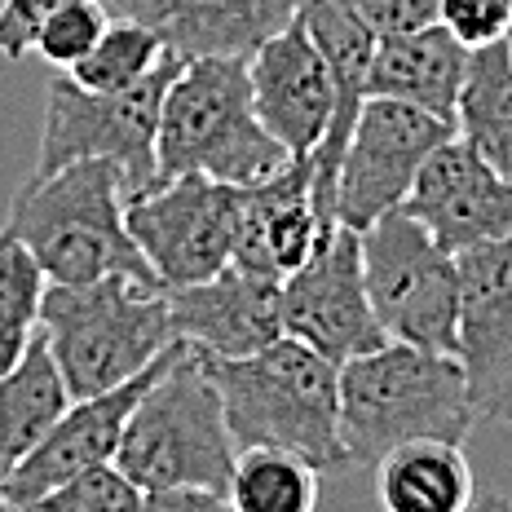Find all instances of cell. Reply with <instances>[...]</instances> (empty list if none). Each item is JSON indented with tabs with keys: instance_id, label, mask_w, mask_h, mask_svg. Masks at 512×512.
Masks as SVG:
<instances>
[{
	"instance_id": "22",
	"label": "cell",
	"mask_w": 512,
	"mask_h": 512,
	"mask_svg": "<svg viewBox=\"0 0 512 512\" xmlns=\"http://www.w3.org/2000/svg\"><path fill=\"white\" fill-rule=\"evenodd\" d=\"M455 137L490 168L512 177V36L468 53V71L455 102Z\"/></svg>"
},
{
	"instance_id": "11",
	"label": "cell",
	"mask_w": 512,
	"mask_h": 512,
	"mask_svg": "<svg viewBox=\"0 0 512 512\" xmlns=\"http://www.w3.org/2000/svg\"><path fill=\"white\" fill-rule=\"evenodd\" d=\"M283 336L301 340L345 367L349 358L380 349L384 336L362 279V234L336 226L296 274L283 279Z\"/></svg>"
},
{
	"instance_id": "20",
	"label": "cell",
	"mask_w": 512,
	"mask_h": 512,
	"mask_svg": "<svg viewBox=\"0 0 512 512\" xmlns=\"http://www.w3.org/2000/svg\"><path fill=\"white\" fill-rule=\"evenodd\" d=\"M371 473L380 512H464L477 495L464 442L442 437L393 446L384 460L371 464Z\"/></svg>"
},
{
	"instance_id": "24",
	"label": "cell",
	"mask_w": 512,
	"mask_h": 512,
	"mask_svg": "<svg viewBox=\"0 0 512 512\" xmlns=\"http://www.w3.org/2000/svg\"><path fill=\"white\" fill-rule=\"evenodd\" d=\"M164 58L168 45L159 40L155 27L137 23V18H115V23H106L89 58H80L67 76L89 93H124L133 84H142Z\"/></svg>"
},
{
	"instance_id": "16",
	"label": "cell",
	"mask_w": 512,
	"mask_h": 512,
	"mask_svg": "<svg viewBox=\"0 0 512 512\" xmlns=\"http://www.w3.org/2000/svg\"><path fill=\"white\" fill-rule=\"evenodd\" d=\"M248 80L256 120L265 124V133L292 159L314 155L336 115V84L301 14L252 53Z\"/></svg>"
},
{
	"instance_id": "28",
	"label": "cell",
	"mask_w": 512,
	"mask_h": 512,
	"mask_svg": "<svg viewBox=\"0 0 512 512\" xmlns=\"http://www.w3.org/2000/svg\"><path fill=\"white\" fill-rule=\"evenodd\" d=\"M437 23L473 53L512 36V0H442Z\"/></svg>"
},
{
	"instance_id": "31",
	"label": "cell",
	"mask_w": 512,
	"mask_h": 512,
	"mask_svg": "<svg viewBox=\"0 0 512 512\" xmlns=\"http://www.w3.org/2000/svg\"><path fill=\"white\" fill-rule=\"evenodd\" d=\"M133 512H234L217 490H142Z\"/></svg>"
},
{
	"instance_id": "7",
	"label": "cell",
	"mask_w": 512,
	"mask_h": 512,
	"mask_svg": "<svg viewBox=\"0 0 512 512\" xmlns=\"http://www.w3.org/2000/svg\"><path fill=\"white\" fill-rule=\"evenodd\" d=\"M181 67L177 53L124 93H89L71 76H58L45 98V128L31 177H49L80 159H111L120 168L128 199L146 195L155 186V142L164 93Z\"/></svg>"
},
{
	"instance_id": "9",
	"label": "cell",
	"mask_w": 512,
	"mask_h": 512,
	"mask_svg": "<svg viewBox=\"0 0 512 512\" xmlns=\"http://www.w3.org/2000/svg\"><path fill=\"white\" fill-rule=\"evenodd\" d=\"M128 234L155 270L159 287H190L221 274L239 252L243 186L212 177H173L128 199Z\"/></svg>"
},
{
	"instance_id": "5",
	"label": "cell",
	"mask_w": 512,
	"mask_h": 512,
	"mask_svg": "<svg viewBox=\"0 0 512 512\" xmlns=\"http://www.w3.org/2000/svg\"><path fill=\"white\" fill-rule=\"evenodd\" d=\"M292 164V155L265 133L252 106L248 62L190 58L177 67L159 111L155 186L173 177H212L230 186H261Z\"/></svg>"
},
{
	"instance_id": "30",
	"label": "cell",
	"mask_w": 512,
	"mask_h": 512,
	"mask_svg": "<svg viewBox=\"0 0 512 512\" xmlns=\"http://www.w3.org/2000/svg\"><path fill=\"white\" fill-rule=\"evenodd\" d=\"M62 5H71V0H0V53L9 62L27 58L36 45V31Z\"/></svg>"
},
{
	"instance_id": "17",
	"label": "cell",
	"mask_w": 512,
	"mask_h": 512,
	"mask_svg": "<svg viewBox=\"0 0 512 512\" xmlns=\"http://www.w3.org/2000/svg\"><path fill=\"white\" fill-rule=\"evenodd\" d=\"M309 177H314V164L305 155L292 159L270 181L243 190V230L234 261L274 274V279H287L332 239L336 226H327L323 212H318Z\"/></svg>"
},
{
	"instance_id": "2",
	"label": "cell",
	"mask_w": 512,
	"mask_h": 512,
	"mask_svg": "<svg viewBox=\"0 0 512 512\" xmlns=\"http://www.w3.org/2000/svg\"><path fill=\"white\" fill-rule=\"evenodd\" d=\"M128 186L111 159H80L49 177H27L5 230L31 248L49 283H98L111 274L159 283L124 221Z\"/></svg>"
},
{
	"instance_id": "14",
	"label": "cell",
	"mask_w": 512,
	"mask_h": 512,
	"mask_svg": "<svg viewBox=\"0 0 512 512\" xmlns=\"http://www.w3.org/2000/svg\"><path fill=\"white\" fill-rule=\"evenodd\" d=\"M168 349L142 371V376H133L128 384H120V389H106V393H98V398L71 402V407L58 415V424L36 442V451L5 477L0 490H5L9 504L27 512V508H36L45 495H53L58 486H67L71 477L89 473V468H102V464H115V451H120L128 415H133V407L142 402V393L151 389V380L159 376Z\"/></svg>"
},
{
	"instance_id": "6",
	"label": "cell",
	"mask_w": 512,
	"mask_h": 512,
	"mask_svg": "<svg viewBox=\"0 0 512 512\" xmlns=\"http://www.w3.org/2000/svg\"><path fill=\"white\" fill-rule=\"evenodd\" d=\"M40 336L67 380L71 402L120 389L177 340L168 292L128 274L76 287L49 283L40 301Z\"/></svg>"
},
{
	"instance_id": "15",
	"label": "cell",
	"mask_w": 512,
	"mask_h": 512,
	"mask_svg": "<svg viewBox=\"0 0 512 512\" xmlns=\"http://www.w3.org/2000/svg\"><path fill=\"white\" fill-rule=\"evenodd\" d=\"M173 336L208 358H248L283 336V279L230 261L190 287H164Z\"/></svg>"
},
{
	"instance_id": "19",
	"label": "cell",
	"mask_w": 512,
	"mask_h": 512,
	"mask_svg": "<svg viewBox=\"0 0 512 512\" xmlns=\"http://www.w3.org/2000/svg\"><path fill=\"white\" fill-rule=\"evenodd\" d=\"M464 71H468V49L442 23L380 36L367 71V98L407 102L455 124Z\"/></svg>"
},
{
	"instance_id": "10",
	"label": "cell",
	"mask_w": 512,
	"mask_h": 512,
	"mask_svg": "<svg viewBox=\"0 0 512 512\" xmlns=\"http://www.w3.org/2000/svg\"><path fill=\"white\" fill-rule=\"evenodd\" d=\"M455 137V124L437 120L407 102L367 98L349 133L336 173V221L349 230H367L380 217L407 204L424 159Z\"/></svg>"
},
{
	"instance_id": "32",
	"label": "cell",
	"mask_w": 512,
	"mask_h": 512,
	"mask_svg": "<svg viewBox=\"0 0 512 512\" xmlns=\"http://www.w3.org/2000/svg\"><path fill=\"white\" fill-rule=\"evenodd\" d=\"M464 512H512V499L499 495V490H490V495H473V504Z\"/></svg>"
},
{
	"instance_id": "25",
	"label": "cell",
	"mask_w": 512,
	"mask_h": 512,
	"mask_svg": "<svg viewBox=\"0 0 512 512\" xmlns=\"http://www.w3.org/2000/svg\"><path fill=\"white\" fill-rule=\"evenodd\" d=\"M45 270L18 234L0 230V371L27 354L40 332V301H45Z\"/></svg>"
},
{
	"instance_id": "1",
	"label": "cell",
	"mask_w": 512,
	"mask_h": 512,
	"mask_svg": "<svg viewBox=\"0 0 512 512\" xmlns=\"http://www.w3.org/2000/svg\"><path fill=\"white\" fill-rule=\"evenodd\" d=\"M204 362L239 451L279 446L301 455L318 473L354 468L340 442V367L332 358L292 336H279L248 358L204 354Z\"/></svg>"
},
{
	"instance_id": "18",
	"label": "cell",
	"mask_w": 512,
	"mask_h": 512,
	"mask_svg": "<svg viewBox=\"0 0 512 512\" xmlns=\"http://www.w3.org/2000/svg\"><path fill=\"white\" fill-rule=\"evenodd\" d=\"M296 18V0H151L137 23L155 27L168 53L248 62Z\"/></svg>"
},
{
	"instance_id": "29",
	"label": "cell",
	"mask_w": 512,
	"mask_h": 512,
	"mask_svg": "<svg viewBox=\"0 0 512 512\" xmlns=\"http://www.w3.org/2000/svg\"><path fill=\"white\" fill-rule=\"evenodd\" d=\"M336 9H345L354 23H362L371 36H398V31H415L437 23V5L442 0H332Z\"/></svg>"
},
{
	"instance_id": "27",
	"label": "cell",
	"mask_w": 512,
	"mask_h": 512,
	"mask_svg": "<svg viewBox=\"0 0 512 512\" xmlns=\"http://www.w3.org/2000/svg\"><path fill=\"white\" fill-rule=\"evenodd\" d=\"M137 499H142V490L128 482L115 464H102L71 477L67 486H58L27 512H133Z\"/></svg>"
},
{
	"instance_id": "26",
	"label": "cell",
	"mask_w": 512,
	"mask_h": 512,
	"mask_svg": "<svg viewBox=\"0 0 512 512\" xmlns=\"http://www.w3.org/2000/svg\"><path fill=\"white\" fill-rule=\"evenodd\" d=\"M106 23H111V14H106L102 0H71V5H62L58 14L45 18V27L36 31L31 53L45 58L49 67L71 71L80 58H89L93 53V45L102 40Z\"/></svg>"
},
{
	"instance_id": "23",
	"label": "cell",
	"mask_w": 512,
	"mask_h": 512,
	"mask_svg": "<svg viewBox=\"0 0 512 512\" xmlns=\"http://www.w3.org/2000/svg\"><path fill=\"white\" fill-rule=\"evenodd\" d=\"M234 512H318V468L279 446L239 451L226 486Z\"/></svg>"
},
{
	"instance_id": "3",
	"label": "cell",
	"mask_w": 512,
	"mask_h": 512,
	"mask_svg": "<svg viewBox=\"0 0 512 512\" xmlns=\"http://www.w3.org/2000/svg\"><path fill=\"white\" fill-rule=\"evenodd\" d=\"M473 420L468 380L455 354L384 340L340 367V442L349 464L371 468L393 446L420 437L464 442Z\"/></svg>"
},
{
	"instance_id": "33",
	"label": "cell",
	"mask_w": 512,
	"mask_h": 512,
	"mask_svg": "<svg viewBox=\"0 0 512 512\" xmlns=\"http://www.w3.org/2000/svg\"><path fill=\"white\" fill-rule=\"evenodd\" d=\"M102 5H106V14H111V18H137L146 5H151V0H102Z\"/></svg>"
},
{
	"instance_id": "4",
	"label": "cell",
	"mask_w": 512,
	"mask_h": 512,
	"mask_svg": "<svg viewBox=\"0 0 512 512\" xmlns=\"http://www.w3.org/2000/svg\"><path fill=\"white\" fill-rule=\"evenodd\" d=\"M239 446L230 437L208 362L173 340L164 367L133 407L115 451V468L137 490H217L226 495Z\"/></svg>"
},
{
	"instance_id": "8",
	"label": "cell",
	"mask_w": 512,
	"mask_h": 512,
	"mask_svg": "<svg viewBox=\"0 0 512 512\" xmlns=\"http://www.w3.org/2000/svg\"><path fill=\"white\" fill-rule=\"evenodd\" d=\"M362 279L389 340L455 354L460 340V261L411 212H389L362 230Z\"/></svg>"
},
{
	"instance_id": "34",
	"label": "cell",
	"mask_w": 512,
	"mask_h": 512,
	"mask_svg": "<svg viewBox=\"0 0 512 512\" xmlns=\"http://www.w3.org/2000/svg\"><path fill=\"white\" fill-rule=\"evenodd\" d=\"M0 512H23V508H14V504L5 499V490H0Z\"/></svg>"
},
{
	"instance_id": "13",
	"label": "cell",
	"mask_w": 512,
	"mask_h": 512,
	"mask_svg": "<svg viewBox=\"0 0 512 512\" xmlns=\"http://www.w3.org/2000/svg\"><path fill=\"white\" fill-rule=\"evenodd\" d=\"M402 212H411L451 256L512 239V177L490 168L460 137L424 159Z\"/></svg>"
},
{
	"instance_id": "12",
	"label": "cell",
	"mask_w": 512,
	"mask_h": 512,
	"mask_svg": "<svg viewBox=\"0 0 512 512\" xmlns=\"http://www.w3.org/2000/svg\"><path fill=\"white\" fill-rule=\"evenodd\" d=\"M460 261V340L455 358L477 420L512 429V239L482 243Z\"/></svg>"
},
{
	"instance_id": "21",
	"label": "cell",
	"mask_w": 512,
	"mask_h": 512,
	"mask_svg": "<svg viewBox=\"0 0 512 512\" xmlns=\"http://www.w3.org/2000/svg\"><path fill=\"white\" fill-rule=\"evenodd\" d=\"M67 407V380H62L45 336L36 332L27 354L9 371H0V486L36 451V442L58 424V415Z\"/></svg>"
}]
</instances>
